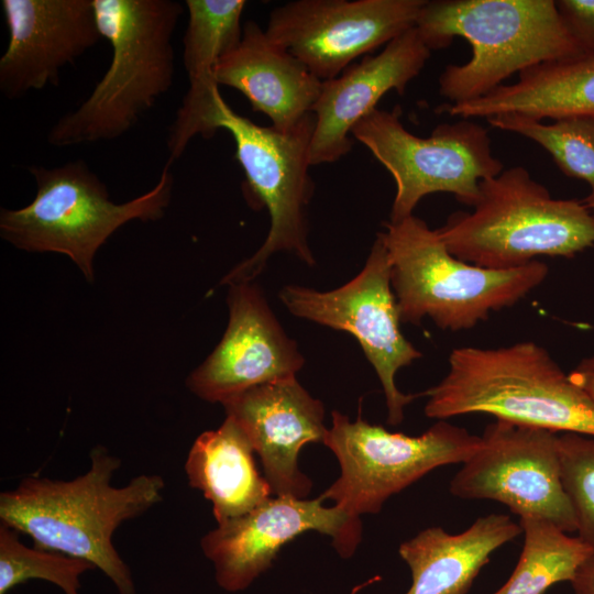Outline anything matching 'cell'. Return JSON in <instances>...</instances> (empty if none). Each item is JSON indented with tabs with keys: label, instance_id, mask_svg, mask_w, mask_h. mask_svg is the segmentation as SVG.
<instances>
[{
	"label": "cell",
	"instance_id": "cell-1",
	"mask_svg": "<svg viewBox=\"0 0 594 594\" xmlns=\"http://www.w3.org/2000/svg\"><path fill=\"white\" fill-rule=\"evenodd\" d=\"M89 458L88 471L73 480L31 475L2 492L1 522L28 535L36 548L92 563L119 594H136L112 536L122 522L163 501L165 482L158 474H141L116 487L112 479L121 460L102 446L91 449Z\"/></svg>",
	"mask_w": 594,
	"mask_h": 594
},
{
	"label": "cell",
	"instance_id": "cell-2",
	"mask_svg": "<svg viewBox=\"0 0 594 594\" xmlns=\"http://www.w3.org/2000/svg\"><path fill=\"white\" fill-rule=\"evenodd\" d=\"M415 28L430 51L465 38L471 58L449 64L439 94L452 105L482 98L516 73L582 55L554 0H426Z\"/></svg>",
	"mask_w": 594,
	"mask_h": 594
},
{
	"label": "cell",
	"instance_id": "cell-3",
	"mask_svg": "<svg viewBox=\"0 0 594 594\" xmlns=\"http://www.w3.org/2000/svg\"><path fill=\"white\" fill-rule=\"evenodd\" d=\"M111 62L76 110L51 128L56 147L111 141L129 132L173 86V35L185 4L175 0H94Z\"/></svg>",
	"mask_w": 594,
	"mask_h": 594
},
{
	"label": "cell",
	"instance_id": "cell-4",
	"mask_svg": "<svg viewBox=\"0 0 594 594\" xmlns=\"http://www.w3.org/2000/svg\"><path fill=\"white\" fill-rule=\"evenodd\" d=\"M421 396L428 397L426 416L438 420L487 414L553 432L594 436V403L532 341L454 349L447 375Z\"/></svg>",
	"mask_w": 594,
	"mask_h": 594
},
{
	"label": "cell",
	"instance_id": "cell-5",
	"mask_svg": "<svg viewBox=\"0 0 594 594\" xmlns=\"http://www.w3.org/2000/svg\"><path fill=\"white\" fill-rule=\"evenodd\" d=\"M473 208L437 229L448 251L473 265L509 270L594 245V216L584 202L551 197L521 166L482 180Z\"/></svg>",
	"mask_w": 594,
	"mask_h": 594
},
{
	"label": "cell",
	"instance_id": "cell-6",
	"mask_svg": "<svg viewBox=\"0 0 594 594\" xmlns=\"http://www.w3.org/2000/svg\"><path fill=\"white\" fill-rule=\"evenodd\" d=\"M382 239L391 263V284L400 322L428 317L442 330L460 331L490 314L514 306L548 275L543 262L494 270L452 255L437 230L416 216L385 222Z\"/></svg>",
	"mask_w": 594,
	"mask_h": 594
},
{
	"label": "cell",
	"instance_id": "cell-7",
	"mask_svg": "<svg viewBox=\"0 0 594 594\" xmlns=\"http://www.w3.org/2000/svg\"><path fill=\"white\" fill-rule=\"evenodd\" d=\"M170 166L167 162L153 188L116 204L106 184L82 160L53 168L32 165L35 197L22 208L1 209L0 235L26 252L67 255L94 282L95 256L119 228L132 220L164 217L173 193Z\"/></svg>",
	"mask_w": 594,
	"mask_h": 594
},
{
	"label": "cell",
	"instance_id": "cell-8",
	"mask_svg": "<svg viewBox=\"0 0 594 594\" xmlns=\"http://www.w3.org/2000/svg\"><path fill=\"white\" fill-rule=\"evenodd\" d=\"M230 132L235 160L241 165L254 199L270 213V231L262 246L222 279L231 285L254 282L278 252L292 253L308 266L316 264L308 241L307 208L315 184L309 175L314 113L295 128L282 131L262 127L233 111L220 100L212 124Z\"/></svg>",
	"mask_w": 594,
	"mask_h": 594
},
{
	"label": "cell",
	"instance_id": "cell-9",
	"mask_svg": "<svg viewBox=\"0 0 594 594\" xmlns=\"http://www.w3.org/2000/svg\"><path fill=\"white\" fill-rule=\"evenodd\" d=\"M400 114L398 106L393 110L376 108L351 132L395 180L389 221L413 216L418 202L433 193H450L459 202L473 207L480 183L504 170L483 125L461 118L437 125L422 138L406 130Z\"/></svg>",
	"mask_w": 594,
	"mask_h": 594
},
{
	"label": "cell",
	"instance_id": "cell-10",
	"mask_svg": "<svg viewBox=\"0 0 594 594\" xmlns=\"http://www.w3.org/2000/svg\"><path fill=\"white\" fill-rule=\"evenodd\" d=\"M323 444L336 455L340 475L320 497L360 518L378 513L391 496L430 471L466 462L482 438L446 420L413 437L333 410Z\"/></svg>",
	"mask_w": 594,
	"mask_h": 594
},
{
	"label": "cell",
	"instance_id": "cell-11",
	"mask_svg": "<svg viewBox=\"0 0 594 594\" xmlns=\"http://www.w3.org/2000/svg\"><path fill=\"white\" fill-rule=\"evenodd\" d=\"M279 299L295 317L348 332L356 339L381 382L387 424H402L406 406L421 394H404L397 388L395 377L422 353L400 331L391 263L380 235L361 272L346 284L328 292L287 285L280 289Z\"/></svg>",
	"mask_w": 594,
	"mask_h": 594
},
{
	"label": "cell",
	"instance_id": "cell-12",
	"mask_svg": "<svg viewBox=\"0 0 594 594\" xmlns=\"http://www.w3.org/2000/svg\"><path fill=\"white\" fill-rule=\"evenodd\" d=\"M557 432L496 419L483 435L480 449L450 482L462 499H490L521 518L548 520L565 532L576 519L564 491Z\"/></svg>",
	"mask_w": 594,
	"mask_h": 594
},
{
	"label": "cell",
	"instance_id": "cell-13",
	"mask_svg": "<svg viewBox=\"0 0 594 594\" xmlns=\"http://www.w3.org/2000/svg\"><path fill=\"white\" fill-rule=\"evenodd\" d=\"M426 0H295L276 7L268 37L321 81L415 26Z\"/></svg>",
	"mask_w": 594,
	"mask_h": 594
},
{
	"label": "cell",
	"instance_id": "cell-14",
	"mask_svg": "<svg viewBox=\"0 0 594 594\" xmlns=\"http://www.w3.org/2000/svg\"><path fill=\"white\" fill-rule=\"evenodd\" d=\"M331 538L340 557H352L362 539V522L320 496L271 497L253 510L219 524L200 540L212 563L216 583L226 592L246 590L273 564L279 550L307 531Z\"/></svg>",
	"mask_w": 594,
	"mask_h": 594
},
{
	"label": "cell",
	"instance_id": "cell-15",
	"mask_svg": "<svg viewBox=\"0 0 594 594\" xmlns=\"http://www.w3.org/2000/svg\"><path fill=\"white\" fill-rule=\"evenodd\" d=\"M229 322L218 345L187 377L197 397L221 405L261 384L294 377L305 358L254 282L229 285Z\"/></svg>",
	"mask_w": 594,
	"mask_h": 594
},
{
	"label": "cell",
	"instance_id": "cell-16",
	"mask_svg": "<svg viewBox=\"0 0 594 594\" xmlns=\"http://www.w3.org/2000/svg\"><path fill=\"white\" fill-rule=\"evenodd\" d=\"M9 43L0 91L18 99L58 85L62 69L102 40L94 0H2Z\"/></svg>",
	"mask_w": 594,
	"mask_h": 594
},
{
	"label": "cell",
	"instance_id": "cell-17",
	"mask_svg": "<svg viewBox=\"0 0 594 594\" xmlns=\"http://www.w3.org/2000/svg\"><path fill=\"white\" fill-rule=\"evenodd\" d=\"M258 455L273 494L305 499L312 488L298 457L307 443H323V403L296 376L254 386L222 404Z\"/></svg>",
	"mask_w": 594,
	"mask_h": 594
},
{
	"label": "cell",
	"instance_id": "cell-18",
	"mask_svg": "<svg viewBox=\"0 0 594 594\" xmlns=\"http://www.w3.org/2000/svg\"><path fill=\"white\" fill-rule=\"evenodd\" d=\"M431 51L414 26L385 45L376 55H366L336 78L321 82L314 107L315 129L310 143V163H334L352 148L354 125L376 109L391 90L404 95Z\"/></svg>",
	"mask_w": 594,
	"mask_h": 594
},
{
	"label": "cell",
	"instance_id": "cell-19",
	"mask_svg": "<svg viewBox=\"0 0 594 594\" xmlns=\"http://www.w3.org/2000/svg\"><path fill=\"white\" fill-rule=\"evenodd\" d=\"M215 80L244 95L253 111L282 131L312 114L322 82L252 20L243 24L240 43L217 64Z\"/></svg>",
	"mask_w": 594,
	"mask_h": 594
},
{
	"label": "cell",
	"instance_id": "cell-20",
	"mask_svg": "<svg viewBox=\"0 0 594 594\" xmlns=\"http://www.w3.org/2000/svg\"><path fill=\"white\" fill-rule=\"evenodd\" d=\"M188 23L184 35V67L188 90L169 128L168 162L174 163L198 134L215 135L212 123L222 98L215 80L219 61L241 41L244 0H186Z\"/></svg>",
	"mask_w": 594,
	"mask_h": 594
},
{
	"label": "cell",
	"instance_id": "cell-21",
	"mask_svg": "<svg viewBox=\"0 0 594 594\" xmlns=\"http://www.w3.org/2000/svg\"><path fill=\"white\" fill-rule=\"evenodd\" d=\"M521 532L504 514L480 517L455 535L441 527L421 530L398 549L411 573L404 594H468L491 554Z\"/></svg>",
	"mask_w": 594,
	"mask_h": 594
},
{
	"label": "cell",
	"instance_id": "cell-22",
	"mask_svg": "<svg viewBox=\"0 0 594 594\" xmlns=\"http://www.w3.org/2000/svg\"><path fill=\"white\" fill-rule=\"evenodd\" d=\"M486 96L447 107L462 119L519 113L542 121L586 117L594 119V55L542 63L518 74Z\"/></svg>",
	"mask_w": 594,
	"mask_h": 594
},
{
	"label": "cell",
	"instance_id": "cell-23",
	"mask_svg": "<svg viewBox=\"0 0 594 594\" xmlns=\"http://www.w3.org/2000/svg\"><path fill=\"white\" fill-rule=\"evenodd\" d=\"M253 447L230 417L199 435L185 462L188 484L211 502L217 524L240 517L272 497L256 466Z\"/></svg>",
	"mask_w": 594,
	"mask_h": 594
},
{
	"label": "cell",
	"instance_id": "cell-24",
	"mask_svg": "<svg viewBox=\"0 0 594 594\" xmlns=\"http://www.w3.org/2000/svg\"><path fill=\"white\" fill-rule=\"evenodd\" d=\"M524 546L509 579L493 594H544L560 582H571L593 552L580 537L569 536L552 522L521 518Z\"/></svg>",
	"mask_w": 594,
	"mask_h": 594
},
{
	"label": "cell",
	"instance_id": "cell-25",
	"mask_svg": "<svg viewBox=\"0 0 594 594\" xmlns=\"http://www.w3.org/2000/svg\"><path fill=\"white\" fill-rule=\"evenodd\" d=\"M494 128L520 134L542 146L561 172L586 182L590 194L582 201L594 216V119L569 117L543 123L519 113L486 119Z\"/></svg>",
	"mask_w": 594,
	"mask_h": 594
},
{
	"label": "cell",
	"instance_id": "cell-26",
	"mask_svg": "<svg viewBox=\"0 0 594 594\" xmlns=\"http://www.w3.org/2000/svg\"><path fill=\"white\" fill-rule=\"evenodd\" d=\"M94 569L92 563L79 558L26 547L18 530L0 525V594L33 579L51 582L64 594H79L80 575Z\"/></svg>",
	"mask_w": 594,
	"mask_h": 594
},
{
	"label": "cell",
	"instance_id": "cell-27",
	"mask_svg": "<svg viewBox=\"0 0 594 594\" xmlns=\"http://www.w3.org/2000/svg\"><path fill=\"white\" fill-rule=\"evenodd\" d=\"M561 479L573 507L576 532L594 550V436L558 437Z\"/></svg>",
	"mask_w": 594,
	"mask_h": 594
},
{
	"label": "cell",
	"instance_id": "cell-28",
	"mask_svg": "<svg viewBox=\"0 0 594 594\" xmlns=\"http://www.w3.org/2000/svg\"><path fill=\"white\" fill-rule=\"evenodd\" d=\"M556 6L583 54L594 55V0H558Z\"/></svg>",
	"mask_w": 594,
	"mask_h": 594
},
{
	"label": "cell",
	"instance_id": "cell-29",
	"mask_svg": "<svg viewBox=\"0 0 594 594\" xmlns=\"http://www.w3.org/2000/svg\"><path fill=\"white\" fill-rule=\"evenodd\" d=\"M569 377L594 403V356L583 359Z\"/></svg>",
	"mask_w": 594,
	"mask_h": 594
},
{
	"label": "cell",
	"instance_id": "cell-30",
	"mask_svg": "<svg viewBox=\"0 0 594 594\" xmlns=\"http://www.w3.org/2000/svg\"><path fill=\"white\" fill-rule=\"evenodd\" d=\"M570 583L574 594H594V550L578 568Z\"/></svg>",
	"mask_w": 594,
	"mask_h": 594
}]
</instances>
